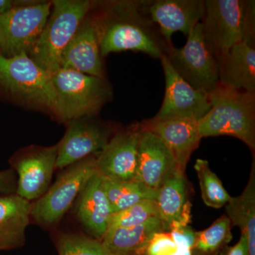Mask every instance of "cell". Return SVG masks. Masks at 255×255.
<instances>
[{
	"mask_svg": "<svg viewBox=\"0 0 255 255\" xmlns=\"http://www.w3.org/2000/svg\"><path fill=\"white\" fill-rule=\"evenodd\" d=\"M147 1H120L112 4L100 15L102 56L116 52H142L160 59L171 47L146 10Z\"/></svg>",
	"mask_w": 255,
	"mask_h": 255,
	"instance_id": "1",
	"label": "cell"
},
{
	"mask_svg": "<svg viewBox=\"0 0 255 255\" xmlns=\"http://www.w3.org/2000/svg\"><path fill=\"white\" fill-rule=\"evenodd\" d=\"M204 38L216 60L241 41L255 47V1L206 0Z\"/></svg>",
	"mask_w": 255,
	"mask_h": 255,
	"instance_id": "2",
	"label": "cell"
},
{
	"mask_svg": "<svg viewBox=\"0 0 255 255\" xmlns=\"http://www.w3.org/2000/svg\"><path fill=\"white\" fill-rule=\"evenodd\" d=\"M92 4L86 0L52 1L49 17L30 57L47 72L55 73L60 68L64 50L73 39Z\"/></svg>",
	"mask_w": 255,
	"mask_h": 255,
	"instance_id": "3",
	"label": "cell"
},
{
	"mask_svg": "<svg viewBox=\"0 0 255 255\" xmlns=\"http://www.w3.org/2000/svg\"><path fill=\"white\" fill-rule=\"evenodd\" d=\"M52 78L57 99L55 114L68 123L92 117L112 97V88L105 78L64 68Z\"/></svg>",
	"mask_w": 255,
	"mask_h": 255,
	"instance_id": "4",
	"label": "cell"
},
{
	"mask_svg": "<svg viewBox=\"0 0 255 255\" xmlns=\"http://www.w3.org/2000/svg\"><path fill=\"white\" fill-rule=\"evenodd\" d=\"M97 172L94 155L65 167L48 191L32 204L31 217L42 227L58 224Z\"/></svg>",
	"mask_w": 255,
	"mask_h": 255,
	"instance_id": "5",
	"label": "cell"
},
{
	"mask_svg": "<svg viewBox=\"0 0 255 255\" xmlns=\"http://www.w3.org/2000/svg\"><path fill=\"white\" fill-rule=\"evenodd\" d=\"M0 87L14 97L55 113L57 99L52 74L26 53L11 58L0 55Z\"/></svg>",
	"mask_w": 255,
	"mask_h": 255,
	"instance_id": "6",
	"label": "cell"
},
{
	"mask_svg": "<svg viewBox=\"0 0 255 255\" xmlns=\"http://www.w3.org/2000/svg\"><path fill=\"white\" fill-rule=\"evenodd\" d=\"M187 37L184 46L171 47L166 56L184 81L210 94L219 84V64L206 43L202 23H197Z\"/></svg>",
	"mask_w": 255,
	"mask_h": 255,
	"instance_id": "7",
	"label": "cell"
},
{
	"mask_svg": "<svg viewBox=\"0 0 255 255\" xmlns=\"http://www.w3.org/2000/svg\"><path fill=\"white\" fill-rule=\"evenodd\" d=\"M52 1L15 6L0 14V55H29L49 17Z\"/></svg>",
	"mask_w": 255,
	"mask_h": 255,
	"instance_id": "8",
	"label": "cell"
},
{
	"mask_svg": "<svg viewBox=\"0 0 255 255\" xmlns=\"http://www.w3.org/2000/svg\"><path fill=\"white\" fill-rule=\"evenodd\" d=\"M57 156L58 145H32L16 152L10 160L18 174L16 194L30 202L40 199L49 189Z\"/></svg>",
	"mask_w": 255,
	"mask_h": 255,
	"instance_id": "9",
	"label": "cell"
},
{
	"mask_svg": "<svg viewBox=\"0 0 255 255\" xmlns=\"http://www.w3.org/2000/svg\"><path fill=\"white\" fill-rule=\"evenodd\" d=\"M165 78V93L159 112L152 122L176 119H194L199 121L211 110L209 94L196 90L171 66L166 54L161 56Z\"/></svg>",
	"mask_w": 255,
	"mask_h": 255,
	"instance_id": "10",
	"label": "cell"
},
{
	"mask_svg": "<svg viewBox=\"0 0 255 255\" xmlns=\"http://www.w3.org/2000/svg\"><path fill=\"white\" fill-rule=\"evenodd\" d=\"M110 140V129L86 117L69 122L68 129L58 144L55 169H65L101 152Z\"/></svg>",
	"mask_w": 255,
	"mask_h": 255,
	"instance_id": "11",
	"label": "cell"
},
{
	"mask_svg": "<svg viewBox=\"0 0 255 255\" xmlns=\"http://www.w3.org/2000/svg\"><path fill=\"white\" fill-rule=\"evenodd\" d=\"M60 68L105 78L100 50V17L85 18L64 50Z\"/></svg>",
	"mask_w": 255,
	"mask_h": 255,
	"instance_id": "12",
	"label": "cell"
},
{
	"mask_svg": "<svg viewBox=\"0 0 255 255\" xmlns=\"http://www.w3.org/2000/svg\"><path fill=\"white\" fill-rule=\"evenodd\" d=\"M146 10L151 21L169 46L172 36L182 32L186 36L200 22L205 11L204 0H155L147 1Z\"/></svg>",
	"mask_w": 255,
	"mask_h": 255,
	"instance_id": "13",
	"label": "cell"
},
{
	"mask_svg": "<svg viewBox=\"0 0 255 255\" xmlns=\"http://www.w3.org/2000/svg\"><path fill=\"white\" fill-rule=\"evenodd\" d=\"M177 171L175 159L165 144L152 132L140 128L134 180L157 190Z\"/></svg>",
	"mask_w": 255,
	"mask_h": 255,
	"instance_id": "14",
	"label": "cell"
},
{
	"mask_svg": "<svg viewBox=\"0 0 255 255\" xmlns=\"http://www.w3.org/2000/svg\"><path fill=\"white\" fill-rule=\"evenodd\" d=\"M140 128L116 134L96 155L97 171L101 176L119 180H134L136 174L137 147Z\"/></svg>",
	"mask_w": 255,
	"mask_h": 255,
	"instance_id": "15",
	"label": "cell"
},
{
	"mask_svg": "<svg viewBox=\"0 0 255 255\" xmlns=\"http://www.w3.org/2000/svg\"><path fill=\"white\" fill-rule=\"evenodd\" d=\"M159 137L173 155L178 170L185 172L191 154L199 147L202 137L199 121L194 119H176L163 122L146 121L139 125Z\"/></svg>",
	"mask_w": 255,
	"mask_h": 255,
	"instance_id": "16",
	"label": "cell"
},
{
	"mask_svg": "<svg viewBox=\"0 0 255 255\" xmlns=\"http://www.w3.org/2000/svg\"><path fill=\"white\" fill-rule=\"evenodd\" d=\"M75 215L92 238L101 240L108 230L112 213L103 184L97 172L88 181L79 195Z\"/></svg>",
	"mask_w": 255,
	"mask_h": 255,
	"instance_id": "17",
	"label": "cell"
},
{
	"mask_svg": "<svg viewBox=\"0 0 255 255\" xmlns=\"http://www.w3.org/2000/svg\"><path fill=\"white\" fill-rule=\"evenodd\" d=\"M219 84L239 90L255 92V48L241 41L220 59Z\"/></svg>",
	"mask_w": 255,
	"mask_h": 255,
	"instance_id": "18",
	"label": "cell"
},
{
	"mask_svg": "<svg viewBox=\"0 0 255 255\" xmlns=\"http://www.w3.org/2000/svg\"><path fill=\"white\" fill-rule=\"evenodd\" d=\"M32 203L16 194L0 196V252L24 246Z\"/></svg>",
	"mask_w": 255,
	"mask_h": 255,
	"instance_id": "19",
	"label": "cell"
},
{
	"mask_svg": "<svg viewBox=\"0 0 255 255\" xmlns=\"http://www.w3.org/2000/svg\"><path fill=\"white\" fill-rule=\"evenodd\" d=\"M161 231L163 224L155 218L134 227L109 228L100 241L112 255H145L151 238Z\"/></svg>",
	"mask_w": 255,
	"mask_h": 255,
	"instance_id": "20",
	"label": "cell"
},
{
	"mask_svg": "<svg viewBox=\"0 0 255 255\" xmlns=\"http://www.w3.org/2000/svg\"><path fill=\"white\" fill-rule=\"evenodd\" d=\"M159 219L168 232L171 225L191 215L184 173L177 171L157 189L155 200Z\"/></svg>",
	"mask_w": 255,
	"mask_h": 255,
	"instance_id": "21",
	"label": "cell"
},
{
	"mask_svg": "<svg viewBox=\"0 0 255 255\" xmlns=\"http://www.w3.org/2000/svg\"><path fill=\"white\" fill-rule=\"evenodd\" d=\"M226 216L232 226L246 235L249 255H255V164H252L249 181L241 195L232 197L226 204Z\"/></svg>",
	"mask_w": 255,
	"mask_h": 255,
	"instance_id": "22",
	"label": "cell"
},
{
	"mask_svg": "<svg viewBox=\"0 0 255 255\" xmlns=\"http://www.w3.org/2000/svg\"><path fill=\"white\" fill-rule=\"evenodd\" d=\"M238 92L239 90L219 84L209 94L211 110L199 121V133L202 138L224 135Z\"/></svg>",
	"mask_w": 255,
	"mask_h": 255,
	"instance_id": "23",
	"label": "cell"
},
{
	"mask_svg": "<svg viewBox=\"0 0 255 255\" xmlns=\"http://www.w3.org/2000/svg\"><path fill=\"white\" fill-rule=\"evenodd\" d=\"M224 135L239 139L255 150V92L239 91Z\"/></svg>",
	"mask_w": 255,
	"mask_h": 255,
	"instance_id": "24",
	"label": "cell"
},
{
	"mask_svg": "<svg viewBox=\"0 0 255 255\" xmlns=\"http://www.w3.org/2000/svg\"><path fill=\"white\" fill-rule=\"evenodd\" d=\"M102 177L104 189L113 214L142 201L155 200L157 190H152L142 183Z\"/></svg>",
	"mask_w": 255,
	"mask_h": 255,
	"instance_id": "25",
	"label": "cell"
},
{
	"mask_svg": "<svg viewBox=\"0 0 255 255\" xmlns=\"http://www.w3.org/2000/svg\"><path fill=\"white\" fill-rule=\"evenodd\" d=\"M232 224L226 215L216 220L210 227L195 232L192 255H218L233 238Z\"/></svg>",
	"mask_w": 255,
	"mask_h": 255,
	"instance_id": "26",
	"label": "cell"
},
{
	"mask_svg": "<svg viewBox=\"0 0 255 255\" xmlns=\"http://www.w3.org/2000/svg\"><path fill=\"white\" fill-rule=\"evenodd\" d=\"M194 169L199 179L201 198L204 204L214 209H221L226 205L231 196L218 176L210 168L209 162L206 159H196Z\"/></svg>",
	"mask_w": 255,
	"mask_h": 255,
	"instance_id": "27",
	"label": "cell"
},
{
	"mask_svg": "<svg viewBox=\"0 0 255 255\" xmlns=\"http://www.w3.org/2000/svg\"><path fill=\"white\" fill-rule=\"evenodd\" d=\"M58 255H112L102 242L77 233H63L56 243Z\"/></svg>",
	"mask_w": 255,
	"mask_h": 255,
	"instance_id": "28",
	"label": "cell"
},
{
	"mask_svg": "<svg viewBox=\"0 0 255 255\" xmlns=\"http://www.w3.org/2000/svg\"><path fill=\"white\" fill-rule=\"evenodd\" d=\"M155 218H159L155 201L144 200L112 215L109 228L134 227Z\"/></svg>",
	"mask_w": 255,
	"mask_h": 255,
	"instance_id": "29",
	"label": "cell"
},
{
	"mask_svg": "<svg viewBox=\"0 0 255 255\" xmlns=\"http://www.w3.org/2000/svg\"><path fill=\"white\" fill-rule=\"evenodd\" d=\"M17 179L14 169L0 171V194L2 195L16 194Z\"/></svg>",
	"mask_w": 255,
	"mask_h": 255,
	"instance_id": "30",
	"label": "cell"
},
{
	"mask_svg": "<svg viewBox=\"0 0 255 255\" xmlns=\"http://www.w3.org/2000/svg\"><path fill=\"white\" fill-rule=\"evenodd\" d=\"M221 255H249L248 238L241 232V238L235 246L226 247L220 253Z\"/></svg>",
	"mask_w": 255,
	"mask_h": 255,
	"instance_id": "31",
	"label": "cell"
},
{
	"mask_svg": "<svg viewBox=\"0 0 255 255\" xmlns=\"http://www.w3.org/2000/svg\"><path fill=\"white\" fill-rule=\"evenodd\" d=\"M14 7L12 0H0V14H5Z\"/></svg>",
	"mask_w": 255,
	"mask_h": 255,
	"instance_id": "32",
	"label": "cell"
}]
</instances>
